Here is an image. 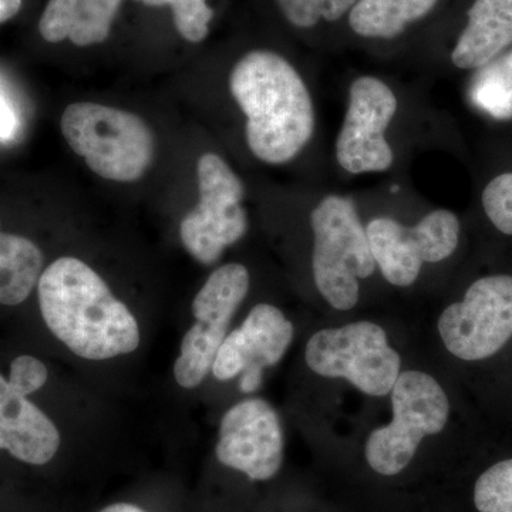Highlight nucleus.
<instances>
[{
    "mask_svg": "<svg viewBox=\"0 0 512 512\" xmlns=\"http://www.w3.org/2000/svg\"><path fill=\"white\" fill-rule=\"evenodd\" d=\"M123 0H49L39 22L40 35L50 43L69 39L73 45H99L110 36Z\"/></svg>",
    "mask_w": 512,
    "mask_h": 512,
    "instance_id": "dca6fc26",
    "label": "nucleus"
},
{
    "mask_svg": "<svg viewBox=\"0 0 512 512\" xmlns=\"http://www.w3.org/2000/svg\"><path fill=\"white\" fill-rule=\"evenodd\" d=\"M485 214L498 231L512 235V173L495 177L483 192Z\"/></svg>",
    "mask_w": 512,
    "mask_h": 512,
    "instance_id": "5701e85b",
    "label": "nucleus"
},
{
    "mask_svg": "<svg viewBox=\"0 0 512 512\" xmlns=\"http://www.w3.org/2000/svg\"><path fill=\"white\" fill-rule=\"evenodd\" d=\"M357 0H276L288 22L296 28L308 29L320 20L336 22L350 12Z\"/></svg>",
    "mask_w": 512,
    "mask_h": 512,
    "instance_id": "4be33fe9",
    "label": "nucleus"
},
{
    "mask_svg": "<svg viewBox=\"0 0 512 512\" xmlns=\"http://www.w3.org/2000/svg\"><path fill=\"white\" fill-rule=\"evenodd\" d=\"M366 232L384 279L394 286H410L419 278L423 264L444 261L456 251L460 222L453 212L437 210L413 228L392 218H376Z\"/></svg>",
    "mask_w": 512,
    "mask_h": 512,
    "instance_id": "9d476101",
    "label": "nucleus"
},
{
    "mask_svg": "<svg viewBox=\"0 0 512 512\" xmlns=\"http://www.w3.org/2000/svg\"><path fill=\"white\" fill-rule=\"evenodd\" d=\"M315 235L313 278L323 298L339 311L355 308L359 301V279L375 272L366 228L348 198L329 195L312 211Z\"/></svg>",
    "mask_w": 512,
    "mask_h": 512,
    "instance_id": "20e7f679",
    "label": "nucleus"
},
{
    "mask_svg": "<svg viewBox=\"0 0 512 512\" xmlns=\"http://www.w3.org/2000/svg\"><path fill=\"white\" fill-rule=\"evenodd\" d=\"M22 0H0V23L8 22L18 15Z\"/></svg>",
    "mask_w": 512,
    "mask_h": 512,
    "instance_id": "a878e982",
    "label": "nucleus"
},
{
    "mask_svg": "<svg viewBox=\"0 0 512 512\" xmlns=\"http://www.w3.org/2000/svg\"><path fill=\"white\" fill-rule=\"evenodd\" d=\"M470 96L478 109L494 119H512V50L478 69Z\"/></svg>",
    "mask_w": 512,
    "mask_h": 512,
    "instance_id": "6ab92c4d",
    "label": "nucleus"
},
{
    "mask_svg": "<svg viewBox=\"0 0 512 512\" xmlns=\"http://www.w3.org/2000/svg\"><path fill=\"white\" fill-rule=\"evenodd\" d=\"M439 332L448 352L458 359L483 360L512 338V276L478 279L463 302L441 313Z\"/></svg>",
    "mask_w": 512,
    "mask_h": 512,
    "instance_id": "1a4fd4ad",
    "label": "nucleus"
},
{
    "mask_svg": "<svg viewBox=\"0 0 512 512\" xmlns=\"http://www.w3.org/2000/svg\"><path fill=\"white\" fill-rule=\"evenodd\" d=\"M64 140L104 180L133 183L153 164L156 141L146 121L103 104L73 103L64 110Z\"/></svg>",
    "mask_w": 512,
    "mask_h": 512,
    "instance_id": "7ed1b4c3",
    "label": "nucleus"
},
{
    "mask_svg": "<svg viewBox=\"0 0 512 512\" xmlns=\"http://www.w3.org/2000/svg\"><path fill=\"white\" fill-rule=\"evenodd\" d=\"M218 460L255 481L276 476L284 461V433L274 407L262 399L235 404L221 420Z\"/></svg>",
    "mask_w": 512,
    "mask_h": 512,
    "instance_id": "f8f14e48",
    "label": "nucleus"
},
{
    "mask_svg": "<svg viewBox=\"0 0 512 512\" xmlns=\"http://www.w3.org/2000/svg\"><path fill=\"white\" fill-rule=\"evenodd\" d=\"M16 127V117L13 110L10 109L8 101L0 93V137L8 138L12 136Z\"/></svg>",
    "mask_w": 512,
    "mask_h": 512,
    "instance_id": "393cba45",
    "label": "nucleus"
},
{
    "mask_svg": "<svg viewBox=\"0 0 512 512\" xmlns=\"http://www.w3.org/2000/svg\"><path fill=\"white\" fill-rule=\"evenodd\" d=\"M100 512H146V511H144L143 508L137 507V505H134V504L119 503V504L109 505V507L104 508V510H101Z\"/></svg>",
    "mask_w": 512,
    "mask_h": 512,
    "instance_id": "bb28decb",
    "label": "nucleus"
},
{
    "mask_svg": "<svg viewBox=\"0 0 512 512\" xmlns=\"http://www.w3.org/2000/svg\"><path fill=\"white\" fill-rule=\"evenodd\" d=\"M439 0H357L350 9L349 25L356 35L393 39L410 23L429 15Z\"/></svg>",
    "mask_w": 512,
    "mask_h": 512,
    "instance_id": "f3484780",
    "label": "nucleus"
},
{
    "mask_svg": "<svg viewBox=\"0 0 512 512\" xmlns=\"http://www.w3.org/2000/svg\"><path fill=\"white\" fill-rule=\"evenodd\" d=\"M229 90L247 117L248 147L258 160L288 163L311 141V94L284 57L268 50L247 53L229 76Z\"/></svg>",
    "mask_w": 512,
    "mask_h": 512,
    "instance_id": "f03ea898",
    "label": "nucleus"
},
{
    "mask_svg": "<svg viewBox=\"0 0 512 512\" xmlns=\"http://www.w3.org/2000/svg\"><path fill=\"white\" fill-rule=\"evenodd\" d=\"M249 291L244 265H222L212 272L192 302L197 322L185 333L174 376L184 389H194L211 372L215 356L228 335L229 323Z\"/></svg>",
    "mask_w": 512,
    "mask_h": 512,
    "instance_id": "6e6552de",
    "label": "nucleus"
},
{
    "mask_svg": "<svg viewBox=\"0 0 512 512\" xmlns=\"http://www.w3.org/2000/svg\"><path fill=\"white\" fill-rule=\"evenodd\" d=\"M474 503L480 512H512V458L488 468L478 478Z\"/></svg>",
    "mask_w": 512,
    "mask_h": 512,
    "instance_id": "aec40b11",
    "label": "nucleus"
},
{
    "mask_svg": "<svg viewBox=\"0 0 512 512\" xmlns=\"http://www.w3.org/2000/svg\"><path fill=\"white\" fill-rule=\"evenodd\" d=\"M305 357L316 375L342 377L369 396L392 392L400 375L399 353L379 325L365 320L315 333Z\"/></svg>",
    "mask_w": 512,
    "mask_h": 512,
    "instance_id": "423d86ee",
    "label": "nucleus"
},
{
    "mask_svg": "<svg viewBox=\"0 0 512 512\" xmlns=\"http://www.w3.org/2000/svg\"><path fill=\"white\" fill-rule=\"evenodd\" d=\"M200 201L181 221L180 237L192 258L204 265L217 262L225 248L244 237L248 217L241 178L220 156L207 153L197 164Z\"/></svg>",
    "mask_w": 512,
    "mask_h": 512,
    "instance_id": "0eeeda50",
    "label": "nucleus"
},
{
    "mask_svg": "<svg viewBox=\"0 0 512 512\" xmlns=\"http://www.w3.org/2000/svg\"><path fill=\"white\" fill-rule=\"evenodd\" d=\"M147 6H171L178 33L191 43H200L210 33L214 10L207 0H136Z\"/></svg>",
    "mask_w": 512,
    "mask_h": 512,
    "instance_id": "412c9836",
    "label": "nucleus"
},
{
    "mask_svg": "<svg viewBox=\"0 0 512 512\" xmlns=\"http://www.w3.org/2000/svg\"><path fill=\"white\" fill-rule=\"evenodd\" d=\"M397 111V99L376 77L353 82L349 107L336 141V158L352 174L382 173L393 164V151L384 137Z\"/></svg>",
    "mask_w": 512,
    "mask_h": 512,
    "instance_id": "9b49d317",
    "label": "nucleus"
},
{
    "mask_svg": "<svg viewBox=\"0 0 512 512\" xmlns=\"http://www.w3.org/2000/svg\"><path fill=\"white\" fill-rule=\"evenodd\" d=\"M9 382L20 392L29 396L45 386L47 382L46 366L33 356L16 357L10 366Z\"/></svg>",
    "mask_w": 512,
    "mask_h": 512,
    "instance_id": "b1692460",
    "label": "nucleus"
},
{
    "mask_svg": "<svg viewBox=\"0 0 512 512\" xmlns=\"http://www.w3.org/2000/svg\"><path fill=\"white\" fill-rule=\"evenodd\" d=\"M37 292L47 328L74 355L107 360L140 345L133 313L82 259L63 256L47 266Z\"/></svg>",
    "mask_w": 512,
    "mask_h": 512,
    "instance_id": "f257e3e1",
    "label": "nucleus"
},
{
    "mask_svg": "<svg viewBox=\"0 0 512 512\" xmlns=\"http://www.w3.org/2000/svg\"><path fill=\"white\" fill-rule=\"evenodd\" d=\"M293 325L276 306L259 303L241 328L232 330L222 342L212 375L221 382L242 375L241 392L252 393L262 383L265 367L275 366L292 343Z\"/></svg>",
    "mask_w": 512,
    "mask_h": 512,
    "instance_id": "ddd939ff",
    "label": "nucleus"
},
{
    "mask_svg": "<svg viewBox=\"0 0 512 512\" xmlns=\"http://www.w3.org/2000/svg\"><path fill=\"white\" fill-rule=\"evenodd\" d=\"M512 45V0H476L451 60L458 69H480Z\"/></svg>",
    "mask_w": 512,
    "mask_h": 512,
    "instance_id": "2eb2a0df",
    "label": "nucleus"
},
{
    "mask_svg": "<svg viewBox=\"0 0 512 512\" xmlns=\"http://www.w3.org/2000/svg\"><path fill=\"white\" fill-rule=\"evenodd\" d=\"M43 254L35 242L0 231V305L25 302L42 275Z\"/></svg>",
    "mask_w": 512,
    "mask_h": 512,
    "instance_id": "a211bd4d",
    "label": "nucleus"
},
{
    "mask_svg": "<svg viewBox=\"0 0 512 512\" xmlns=\"http://www.w3.org/2000/svg\"><path fill=\"white\" fill-rule=\"evenodd\" d=\"M393 420L370 434L366 458L382 476H396L409 466L421 440L446 426L450 403L434 377L400 373L392 389Z\"/></svg>",
    "mask_w": 512,
    "mask_h": 512,
    "instance_id": "39448f33",
    "label": "nucleus"
},
{
    "mask_svg": "<svg viewBox=\"0 0 512 512\" xmlns=\"http://www.w3.org/2000/svg\"><path fill=\"white\" fill-rule=\"evenodd\" d=\"M59 447L55 423L0 375V448L23 463L43 466Z\"/></svg>",
    "mask_w": 512,
    "mask_h": 512,
    "instance_id": "4468645a",
    "label": "nucleus"
}]
</instances>
